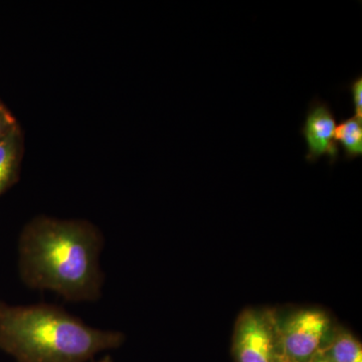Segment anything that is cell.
Listing matches in <instances>:
<instances>
[{
    "label": "cell",
    "mask_w": 362,
    "mask_h": 362,
    "mask_svg": "<svg viewBox=\"0 0 362 362\" xmlns=\"http://www.w3.org/2000/svg\"><path fill=\"white\" fill-rule=\"evenodd\" d=\"M103 235L90 221L39 216L18 239V274L30 289L74 303L96 302L103 294Z\"/></svg>",
    "instance_id": "obj_1"
},
{
    "label": "cell",
    "mask_w": 362,
    "mask_h": 362,
    "mask_svg": "<svg viewBox=\"0 0 362 362\" xmlns=\"http://www.w3.org/2000/svg\"><path fill=\"white\" fill-rule=\"evenodd\" d=\"M124 342L121 331L93 327L56 305L0 302V350L16 362H93Z\"/></svg>",
    "instance_id": "obj_2"
},
{
    "label": "cell",
    "mask_w": 362,
    "mask_h": 362,
    "mask_svg": "<svg viewBox=\"0 0 362 362\" xmlns=\"http://www.w3.org/2000/svg\"><path fill=\"white\" fill-rule=\"evenodd\" d=\"M233 354L237 362H286L274 312L247 309L240 314L235 324Z\"/></svg>",
    "instance_id": "obj_3"
},
{
    "label": "cell",
    "mask_w": 362,
    "mask_h": 362,
    "mask_svg": "<svg viewBox=\"0 0 362 362\" xmlns=\"http://www.w3.org/2000/svg\"><path fill=\"white\" fill-rule=\"evenodd\" d=\"M330 327L325 312L303 309L279 322L286 362H311L322 346Z\"/></svg>",
    "instance_id": "obj_4"
},
{
    "label": "cell",
    "mask_w": 362,
    "mask_h": 362,
    "mask_svg": "<svg viewBox=\"0 0 362 362\" xmlns=\"http://www.w3.org/2000/svg\"><path fill=\"white\" fill-rule=\"evenodd\" d=\"M337 120L329 105L320 100H313L309 105L301 133L307 144L306 160L315 163L321 157H329L331 163L338 158L335 142Z\"/></svg>",
    "instance_id": "obj_5"
},
{
    "label": "cell",
    "mask_w": 362,
    "mask_h": 362,
    "mask_svg": "<svg viewBox=\"0 0 362 362\" xmlns=\"http://www.w3.org/2000/svg\"><path fill=\"white\" fill-rule=\"evenodd\" d=\"M20 152L21 140L18 129L0 140V194L16 178Z\"/></svg>",
    "instance_id": "obj_6"
},
{
    "label": "cell",
    "mask_w": 362,
    "mask_h": 362,
    "mask_svg": "<svg viewBox=\"0 0 362 362\" xmlns=\"http://www.w3.org/2000/svg\"><path fill=\"white\" fill-rule=\"evenodd\" d=\"M320 352L332 362H362L361 342L347 332L338 333Z\"/></svg>",
    "instance_id": "obj_7"
},
{
    "label": "cell",
    "mask_w": 362,
    "mask_h": 362,
    "mask_svg": "<svg viewBox=\"0 0 362 362\" xmlns=\"http://www.w3.org/2000/svg\"><path fill=\"white\" fill-rule=\"evenodd\" d=\"M334 138L335 142L341 145L347 160L362 156V122L356 117H351L337 125Z\"/></svg>",
    "instance_id": "obj_8"
},
{
    "label": "cell",
    "mask_w": 362,
    "mask_h": 362,
    "mask_svg": "<svg viewBox=\"0 0 362 362\" xmlns=\"http://www.w3.org/2000/svg\"><path fill=\"white\" fill-rule=\"evenodd\" d=\"M350 92L354 98V109H356V118L362 122V78L361 76L354 78L349 85Z\"/></svg>",
    "instance_id": "obj_9"
},
{
    "label": "cell",
    "mask_w": 362,
    "mask_h": 362,
    "mask_svg": "<svg viewBox=\"0 0 362 362\" xmlns=\"http://www.w3.org/2000/svg\"><path fill=\"white\" fill-rule=\"evenodd\" d=\"M18 129L13 117L7 113L6 109L0 105V140L6 138L14 130Z\"/></svg>",
    "instance_id": "obj_10"
},
{
    "label": "cell",
    "mask_w": 362,
    "mask_h": 362,
    "mask_svg": "<svg viewBox=\"0 0 362 362\" xmlns=\"http://www.w3.org/2000/svg\"><path fill=\"white\" fill-rule=\"evenodd\" d=\"M311 362H332L330 361L329 359L327 358V357L324 356L322 354H321L320 351L318 352V354H316L315 356H314V358L312 359Z\"/></svg>",
    "instance_id": "obj_11"
},
{
    "label": "cell",
    "mask_w": 362,
    "mask_h": 362,
    "mask_svg": "<svg viewBox=\"0 0 362 362\" xmlns=\"http://www.w3.org/2000/svg\"><path fill=\"white\" fill-rule=\"evenodd\" d=\"M93 362H114L113 359H112L111 356H109V354H107V356H105L102 357V358H100L99 361H94Z\"/></svg>",
    "instance_id": "obj_12"
}]
</instances>
